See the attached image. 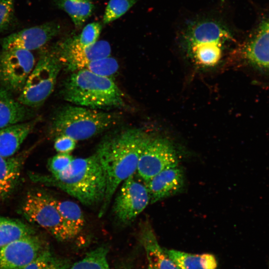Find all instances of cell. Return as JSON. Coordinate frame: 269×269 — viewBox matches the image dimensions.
<instances>
[{
    "label": "cell",
    "mask_w": 269,
    "mask_h": 269,
    "mask_svg": "<svg viewBox=\"0 0 269 269\" xmlns=\"http://www.w3.org/2000/svg\"><path fill=\"white\" fill-rule=\"evenodd\" d=\"M165 251L178 269H216L218 262L211 254H195L173 249Z\"/></svg>",
    "instance_id": "44dd1931"
},
{
    "label": "cell",
    "mask_w": 269,
    "mask_h": 269,
    "mask_svg": "<svg viewBox=\"0 0 269 269\" xmlns=\"http://www.w3.org/2000/svg\"><path fill=\"white\" fill-rule=\"evenodd\" d=\"M14 0H0V33L10 28L15 21Z\"/></svg>",
    "instance_id": "f1b7e54d"
},
{
    "label": "cell",
    "mask_w": 269,
    "mask_h": 269,
    "mask_svg": "<svg viewBox=\"0 0 269 269\" xmlns=\"http://www.w3.org/2000/svg\"><path fill=\"white\" fill-rule=\"evenodd\" d=\"M134 174L124 180L115 199L113 212L123 224L132 223L150 203V196L144 183L135 178Z\"/></svg>",
    "instance_id": "ba28073f"
},
{
    "label": "cell",
    "mask_w": 269,
    "mask_h": 269,
    "mask_svg": "<svg viewBox=\"0 0 269 269\" xmlns=\"http://www.w3.org/2000/svg\"><path fill=\"white\" fill-rule=\"evenodd\" d=\"M25 155L0 156V197L3 198L13 190L20 174Z\"/></svg>",
    "instance_id": "ffe728a7"
},
{
    "label": "cell",
    "mask_w": 269,
    "mask_h": 269,
    "mask_svg": "<svg viewBox=\"0 0 269 269\" xmlns=\"http://www.w3.org/2000/svg\"><path fill=\"white\" fill-rule=\"evenodd\" d=\"M119 68L117 60L109 56L91 61L84 69L98 75L111 78Z\"/></svg>",
    "instance_id": "4316f807"
},
{
    "label": "cell",
    "mask_w": 269,
    "mask_h": 269,
    "mask_svg": "<svg viewBox=\"0 0 269 269\" xmlns=\"http://www.w3.org/2000/svg\"><path fill=\"white\" fill-rule=\"evenodd\" d=\"M60 24L50 21L41 25L23 29L1 39L2 49L19 48L31 51L42 47L57 35Z\"/></svg>",
    "instance_id": "7c38bea8"
},
{
    "label": "cell",
    "mask_w": 269,
    "mask_h": 269,
    "mask_svg": "<svg viewBox=\"0 0 269 269\" xmlns=\"http://www.w3.org/2000/svg\"><path fill=\"white\" fill-rule=\"evenodd\" d=\"M230 37V32L222 24L212 19L191 22L183 34V39L187 48L211 43L223 44Z\"/></svg>",
    "instance_id": "4fadbf2b"
},
{
    "label": "cell",
    "mask_w": 269,
    "mask_h": 269,
    "mask_svg": "<svg viewBox=\"0 0 269 269\" xmlns=\"http://www.w3.org/2000/svg\"><path fill=\"white\" fill-rule=\"evenodd\" d=\"M62 67L54 46L44 51L29 75L17 100L30 108L42 105L53 92Z\"/></svg>",
    "instance_id": "5b68a950"
},
{
    "label": "cell",
    "mask_w": 269,
    "mask_h": 269,
    "mask_svg": "<svg viewBox=\"0 0 269 269\" xmlns=\"http://www.w3.org/2000/svg\"><path fill=\"white\" fill-rule=\"evenodd\" d=\"M37 122L35 119L0 129V156H13Z\"/></svg>",
    "instance_id": "e0dca14e"
},
{
    "label": "cell",
    "mask_w": 269,
    "mask_h": 269,
    "mask_svg": "<svg viewBox=\"0 0 269 269\" xmlns=\"http://www.w3.org/2000/svg\"><path fill=\"white\" fill-rule=\"evenodd\" d=\"M147 269H154L152 268H151V267H149V266H147Z\"/></svg>",
    "instance_id": "d6a6232c"
},
{
    "label": "cell",
    "mask_w": 269,
    "mask_h": 269,
    "mask_svg": "<svg viewBox=\"0 0 269 269\" xmlns=\"http://www.w3.org/2000/svg\"><path fill=\"white\" fill-rule=\"evenodd\" d=\"M102 30V25L98 22L90 23L83 29L80 36L77 37L79 44L82 46H88L95 43Z\"/></svg>",
    "instance_id": "f546056e"
},
{
    "label": "cell",
    "mask_w": 269,
    "mask_h": 269,
    "mask_svg": "<svg viewBox=\"0 0 269 269\" xmlns=\"http://www.w3.org/2000/svg\"><path fill=\"white\" fill-rule=\"evenodd\" d=\"M30 108L13 97L9 92L0 88V129L32 119Z\"/></svg>",
    "instance_id": "ac0fdd59"
},
{
    "label": "cell",
    "mask_w": 269,
    "mask_h": 269,
    "mask_svg": "<svg viewBox=\"0 0 269 269\" xmlns=\"http://www.w3.org/2000/svg\"><path fill=\"white\" fill-rule=\"evenodd\" d=\"M61 94L64 99L77 106L109 110L124 108V94L114 80L86 69L72 73L64 81Z\"/></svg>",
    "instance_id": "3957f363"
},
{
    "label": "cell",
    "mask_w": 269,
    "mask_h": 269,
    "mask_svg": "<svg viewBox=\"0 0 269 269\" xmlns=\"http://www.w3.org/2000/svg\"><path fill=\"white\" fill-rule=\"evenodd\" d=\"M222 46V43H211L193 46L188 49L200 64L213 66L218 63L221 58Z\"/></svg>",
    "instance_id": "cb8c5ba5"
},
{
    "label": "cell",
    "mask_w": 269,
    "mask_h": 269,
    "mask_svg": "<svg viewBox=\"0 0 269 269\" xmlns=\"http://www.w3.org/2000/svg\"><path fill=\"white\" fill-rule=\"evenodd\" d=\"M74 157L70 153H58L48 161V168L51 174L56 175L64 170L70 164Z\"/></svg>",
    "instance_id": "4dcf8cb0"
},
{
    "label": "cell",
    "mask_w": 269,
    "mask_h": 269,
    "mask_svg": "<svg viewBox=\"0 0 269 269\" xmlns=\"http://www.w3.org/2000/svg\"><path fill=\"white\" fill-rule=\"evenodd\" d=\"M77 141L66 135H60L54 139V146L58 153H70L76 147Z\"/></svg>",
    "instance_id": "1f68e13d"
},
{
    "label": "cell",
    "mask_w": 269,
    "mask_h": 269,
    "mask_svg": "<svg viewBox=\"0 0 269 269\" xmlns=\"http://www.w3.org/2000/svg\"><path fill=\"white\" fill-rule=\"evenodd\" d=\"M71 0L74 1H81L82 0Z\"/></svg>",
    "instance_id": "836d02e7"
},
{
    "label": "cell",
    "mask_w": 269,
    "mask_h": 269,
    "mask_svg": "<svg viewBox=\"0 0 269 269\" xmlns=\"http://www.w3.org/2000/svg\"><path fill=\"white\" fill-rule=\"evenodd\" d=\"M35 66V58L28 50L19 48L0 51V88L11 94L20 93Z\"/></svg>",
    "instance_id": "52a82bcc"
},
{
    "label": "cell",
    "mask_w": 269,
    "mask_h": 269,
    "mask_svg": "<svg viewBox=\"0 0 269 269\" xmlns=\"http://www.w3.org/2000/svg\"><path fill=\"white\" fill-rule=\"evenodd\" d=\"M151 138L142 130L130 129L99 144L95 153L106 175V189L99 217L106 213L119 185L136 171L141 153Z\"/></svg>",
    "instance_id": "6da1fadb"
},
{
    "label": "cell",
    "mask_w": 269,
    "mask_h": 269,
    "mask_svg": "<svg viewBox=\"0 0 269 269\" xmlns=\"http://www.w3.org/2000/svg\"><path fill=\"white\" fill-rule=\"evenodd\" d=\"M119 118L115 113L66 105L59 108L52 115L49 133L54 139L66 135L76 141L85 140L112 128Z\"/></svg>",
    "instance_id": "277c9868"
},
{
    "label": "cell",
    "mask_w": 269,
    "mask_h": 269,
    "mask_svg": "<svg viewBox=\"0 0 269 269\" xmlns=\"http://www.w3.org/2000/svg\"><path fill=\"white\" fill-rule=\"evenodd\" d=\"M185 178L183 170L178 166L159 172L145 184L150 196V203L175 195L183 188Z\"/></svg>",
    "instance_id": "5bb4252c"
},
{
    "label": "cell",
    "mask_w": 269,
    "mask_h": 269,
    "mask_svg": "<svg viewBox=\"0 0 269 269\" xmlns=\"http://www.w3.org/2000/svg\"><path fill=\"white\" fill-rule=\"evenodd\" d=\"M46 247L35 234L15 240L0 249V269H24Z\"/></svg>",
    "instance_id": "8fae6325"
},
{
    "label": "cell",
    "mask_w": 269,
    "mask_h": 269,
    "mask_svg": "<svg viewBox=\"0 0 269 269\" xmlns=\"http://www.w3.org/2000/svg\"><path fill=\"white\" fill-rule=\"evenodd\" d=\"M178 163L176 151L168 140L151 137L141 153L136 171L145 183L162 171L178 166Z\"/></svg>",
    "instance_id": "9c48e42d"
},
{
    "label": "cell",
    "mask_w": 269,
    "mask_h": 269,
    "mask_svg": "<svg viewBox=\"0 0 269 269\" xmlns=\"http://www.w3.org/2000/svg\"><path fill=\"white\" fill-rule=\"evenodd\" d=\"M23 216L45 229L56 240H70L56 205V199L42 191L28 192L21 207Z\"/></svg>",
    "instance_id": "8992f818"
},
{
    "label": "cell",
    "mask_w": 269,
    "mask_h": 269,
    "mask_svg": "<svg viewBox=\"0 0 269 269\" xmlns=\"http://www.w3.org/2000/svg\"><path fill=\"white\" fill-rule=\"evenodd\" d=\"M70 266L68 260L56 256L46 247L24 269H68Z\"/></svg>",
    "instance_id": "484cf974"
},
{
    "label": "cell",
    "mask_w": 269,
    "mask_h": 269,
    "mask_svg": "<svg viewBox=\"0 0 269 269\" xmlns=\"http://www.w3.org/2000/svg\"><path fill=\"white\" fill-rule=\"evenodd\" d=\"M140 232V239L145 250L148 266L154 269H178L159 245L148 223H143Z\"/></svg>",
    "instance_id": "2e32d148"
},
{
    "label": "cell",
    "mask_w": 269,
    "mask_h": 269,
    "mask_svg": "<svg viewBox=\"0 0 269 269\" xmlns=\"http://www.w3.org/2000/svg\"></svg>",
    "instance_id": "d590c367"
},
{
    "label": "cell",
    "mask_w": 269,
    "mask_h": 269,
    "mask_svg": "<svg viewBox=\"0 0 269 269\" xmlns=\"http://www.w3.org/2000/svg\"><path fill=\"white\" fill-rule=\"evenodd\" d=\"M38 179L60 188L87 206L102 202L105 195L106 175L95 153L87 157L74 158L61 172Z\"/></svg>",
    "instance_id": "7a4b0ae2"
},
{
    "label": "cell",
    "mask_w": 269,
    "mask_h": 269,
    "mask_svg": "<svg viewBox=\"0 0 269 269\" xmlns=\"http://www.w3.org/2000/svg\"><path fill=\"white\" fill-rule=\"evenodd\" d=\"M35 233L31 227L22 221L0 216V249L15 240Z\"/></svg>",
    "instance_id": "7402d4cb"
},
{
    "label": "cell",
    "mask_w": 269,
    "mask_h": 269,
    "mask_svg": "<svg viewBox=\"0 0 269 269\" xmlns=\"http://www.w3.org/2000/svg\"><path fill=\"white\" fill-rule=\"evenodd\" d=\"M248 62L255 67L269 70V20L264 21L244 49Z\"/></svg>",
    "instance_id": "9a60e30c"
},
{
    "label": "cell",
    "mask_w": 269,
    "mask_h": 269,
    "mask_svg": "<svg viewBox=\"0 0 269 269\" xmlns=\"http://www.w3.org/2000/svg\"><path fill=\"white\" fill-rule=\"evenodd\" d=\"M138 0H110L105 11L103 23L108 24L122 16Z\"/></svg>",
    "instance_id": "83f0119b"
},
{
    "label": "cell",
    "mask_w": 269,
    "mask_h": 269,
    "mask_svg": "<svg viewBox=\"0 0 269 269\" xmlns=\"http://www.w3.org/2000/svg\"><path fill=\"white\" fill-rule=\"evenodd\" d=\"M0 199H1V198H0Z\"/></svg>",
    "instance_id": "e575fe53"
},
{
    "label": "cell",
    "mask_w": 269,
    "mask_h": 269,
    "mask_svg": "<svg viewBox=\"0 0 269 269\" xmlns=\"http://www.w3.org/2000/svg\"><path fill=\"white\" fill-rule=\"evenodd\" d=\"M56 4L68 14L77 28L82 26L94 9V5L91 0L80 1L56 0Z\"/></svg>",
    "instance_id": "603a6c76"
},
{
    "label": "cell",
    "mask_w": 269,
    "mask_h": 269,
    "mask_svg": "<svg viewBox=\"0 0 269 269\" xmlns=\"http://www.w3.org/2000/svg\"><path fill=\"white\" fill-rule=\"evenodd\" d=\"M54 47L62 66L72 72L84 69L91 61L109 57L111 53L110 45L106 41H97L93 45L82 46L76 37L67 39Z\"/></svg>",
    "instance_id": "30bf717a"
},
{
    "label": "cell",
    "mask_w": 269,
    "mask_h": 269,
    "mask_svg": "<svg viewBox=\"0 0 269 269\" xmlns=\"http://www.w3.org/2000/svg\"><path fill=\"white\" fill-rule=\"evenodd\" d=\"M56 205L61 216L70 240L76 237L82 231L85 219L80 206L70 200H58Z\"/></svg>",
    "instance_id": "d6986e66"
},
{
    "label": "cell",
    "mask_w": 269,
    "mask_h": 269,
    "mask_svg": "<svg viewBox=\"0 0 269 269\" xmlns=\"http://www.w3.org/2000/svg\"><path fill=\"white\" fill-rule=\"evenodd\" d=\"M108 248L102 246L88 253L80 261L68 269H110L108 260Z\"/></svg>",
    "instance_id": "d4e9b609"
}]
</instances>
